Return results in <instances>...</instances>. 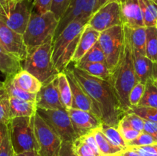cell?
<instances>
[{"label":"cell","instance_id":"cell-1","mask_svg":"<svg viewBox=\"0 0 157 156\" xmlns=\"http://www.w3.org/2000/svg\"><path fill=\"white\" fill-rule=\"evenodd\" d=\"M71 69L81 87L93 101L103 123L117 126L125 113L111 84L91 76L75 65Z\"/></svg>","mask_w":157,"mask_h":156},{"label":"cell","instance_id":"cell-2","mask_svg":"<svg viewBox=\"0 0 157 156\" xmlns=\"http://www.w3.org/2000/svg\"><path fill=\"white\" fill-rule=\"evenodd\" d=\"M110 83L113 86L121 106L126 113L131 107L129 102V95L133 87L138 83V80L133 63V48L125 31L124 48L119 62L111 73Z\"/></svg>","mask_w":157,"mask_h":156},{"label":"cell","instance_id":"cell-3","mask_svg":"<svg viewBox=\"0 0 157 156\" xmlns=\"http://www.w3.org/2000/svg\"><path fill=\"white\" fill-rule=\"evenodd\" d=\"M53 38L29 51L27 58L22 61V69L45 84L58 76L59 73L52 61Z\"/></svg>","mask_w":157,"mask_h":156},{"label":"cell","instance_id":"cell-4","mask_svg":"<svg viewBox=\"0 0 157 156\" xmlns=\"http://www.w3.org/2000/svg\"><path fill=\"white\" fill-rule=\"evenodd\" d=\"M59 21L51 11L44 14L32 12L30 20L23 35L28 50L41 45L51 38H54Z\"/></svg>","mask_w":157,"mask_h":156},{"label":"cell","instance_id":"cell-5","mask_svg":"<svg viewBox=\"0 0 157 156\" xmlns=\"http://www.w3.org/2000/svg\"><path fill=\"white\" fill-rule=\"evenodd\" d=\"M7 125L15 154L32 150L39 151L35 130V116L12 118Z\"/></svg>","mask_w":157,"mask_h":156},{"label":"cell","instance_id":"cell-6","mask_svg":"<svg viewBox=\"0 0 157 156\" xmlns=\"http://www.w3.org/2000/svg\"><path fill=\"white\" fill-rule=\"evenodd\" d=\"M98 42L105 55L110 73L116 68L124 45V25H117L101 32Z\"/></svg>","mask_w":157,"mask_h":156},{"label":"cell","instance_id":"cell-7","mask_svg":"<svg viewBox=\"0 0 157 156\" xmlns=\"http://www.w3.org/2000/svg\"><path fill=\"white\" fill-rule=\"evenodd\" d=\"M37 113L60 136L62 142H73L78 138L73 129L67 110H44L38 108Z\"/></svg>","mask_w":157,"mask_h":156},{"label":"cell","instance_id":"cell-8","mask_svg":"<svg viewBox=\"0 0 157 156\" xmlns=\"http://www.w3.org/2000/svg\"><path fill=\"white\" fill-rule=\"evenodd\" d=\"M35 130L39 145L41 156H59L62 140L36 113L35 115Z\"/></svg>","mask_w":157,"mask_h":156},{"label":"cell","instance_id":"cell-9","mask_svg":"<svg viewBox=\"0 0 157 156\" xmlns=\"http://www.w3.org/2000/svg\"><path fill=\"white\" fill-rule=\"evenodd\" d=\"M87 24L101 32L113 26L123 25L121 18V3L110 2L93 13Z\"/></svg>","mask_w":157,"mask_h":156},{"label":"cell","instance_id":"cell-10","mask_svg":"<svg viewBox=\"0 0 157 156\" xmlns=\"http://www.w3.org/2000/svg\"><path fill=\"white\" fill-rule=\"evenodd\" d=\"M87 23L88 21L84 20H75L71 21L61 32V33L53 40L52 61L54 65L58 62L65 49L71 45L72 43L81 36Z\"/></svg>","mask_w":157,"mask_h":156},{"label":"cell","instance_id":"cell-11","mask_svg":"<svg viewBox=\"0 0 157 156\" xmlns=\"http://www.w3.org/2000/svg\"><path fill=\"white\" fill-rule=\"evenodd\" d=\"M96 0H72L70 6L58 22L54 39L57 38L67 24L75 20L89 21L94 8Z\"/></svg>","mask_w":157,"mask_h":156},{"label":"cell","instance_id":"cell-12","mask_svg":"<svg viewBox=\"0 0 157 156\" xmlns=\"http://www.w3.org/2000/svg\"><path fill=\"white\" fill-rule=\"evenodd\" d=\"M32 3L30 0H19L7 16L0 15V18L8 27L23 35L32 15Z\"/></svg>","mask_w":157,"mask_h":156},{"label":"cell","instance_id":"cell-13","mask_svg":"<svg viewBox=\"0 0 157 156\" xmlns=\"http://www.w3.org/2000/svg\"><path fill=\"white\" fill-rule=\"evenodd\" d=\"M0 44L2 47L23 61L27 58L29 50L25 44L23 35L8 27L0 18Z\"/></svg>","mask_w":157,"mask_h":156},{"label":"cell","instance_id":"cell-14","mask_svg":"<svg viewBox=\"0 0 157 156\" xmlns=\"http://www.w3.org/2000/svg\"><path fill=\"white\" fill-rule=\"evenodd\" d=\"M73 129L77 137H81L91 132L103 124L102 120L94 113L78 109L67 110Z\"/></svg>","mask_w":157,"mask_h":156},{"label":"cell","instance_id":"cell-15","mask_svg":"<svg viewBox=\"0 0 157 156\" xmlns=\"http://www.w3.org/2000/svg\"><path fill=\"white\" fill-rule=\"evenodd\" d=\"M35 102L38 108L44 110L65 109L60 98L58 76L52 80L42 84L40 90L36 93Z\"/></svg>","mask_w":157,"mask_h":156},{"label":"cell","instance_id":"cell-16","mask_svg":"<svg viewBox=\"0 0 157 156\" xmlns=\"http://www.w3.org/2000/svg\"><path fill=\"white\" fill-rule=\"evenodd\" d=\"M64 72L65 73L66 76L68 80L71 90L72 108L90 112V113L98 116L101 119V115H100L98 110H97L93 101L81 87L75 76H74L71 69L67 67L64 70Z\"/></svg>","mask_w":157,"mask_h":156},{"label":"cell","instance_id":"cell-17","mask_svg":"<svg viewBox=\"0 0 157 156\" xmlns=\"http://www.w3.org/2000/svg\"><path fill=\"white\" fill-rule=\"evenodd\" d=\"M133 48V47H132ZM135 72L138 82L145 84L149 80H157V63L133 49Z\"/></svg>","mask_w":157,"mask_h":156},{"label":"cell","instance_id":"cell-18","mask_svg":"<svg viewBox=\"0 0 157 156\" xmlns=\"http://www.w3.org/2000/svg\"><path fill=\"white\" fill-rule=\"evenodd\" d=\"M121 18L123 25L145 27L139 0H125L121 4Z\"/></svg>","mask_w":157,"mask_h":156},{"label":"cell","instance_id":"cell-19","mask_svg":"<svg viewBox=\"0 0 157 156\" xmlns=\"http://www.w3.org/2000/svg\"><path fill=\"white\" fill-rule=\"evenodd\" d=\"M101 32L94 29L91 26L87 24L81 33L75 53L72 58L71 63L76 65L85 55V54L96 44L99 40Z\"/></svg>","mask_w":157,"mask_h":156},{"label":"cell","instance_id":"cell-20","mask_svg":"<svg viewBox=\"0 0 157 156\" xmlns=\"http://www.w3.org/2000/svg\"><path fill=\"white\" fill-rule=\"evenodd\" d=\"M36 102L10 96V119L15 117L34 116L37 113Z\"/></svg>","mask_w":157,"mask_h":156},{"label":"cell","instance_id":"cell-21","mask_svg":"<svg viewBox=\"0 0 157 156\" xmlns=\"http://www.w3.org/2000/svg\"><path fill=\"white\" fill-rule=\"evenodd\" d=\"M22 61L17 57L6 51L0 44V72L6 77L16 74L22 70Z\"/></svg>","mask_w":157,"mask_h":156},{"label":"cell","instance_id":"cell-22","mask_svg":"<svg viewBox=\"0 0 157 156\" xmlns=\"http://www.w3.org/2000/svg\"><path fill=\"white\" fill-rule=\"evenodd\" d=\"M12 81L17 87L32 93H37L41 89L42 84L35 76L25 70H21L14 76Z\"/></svg>","mask_w":157,"mask_h":156},{"label":"cell","instance_id":"cell-23","mask_svg":"<svg viewBox=\"0 0 157 156\" xmlns=\"http://www.w3.org/2000/svg\"><path fill=\"white\" fill-rule=\"evenodd\" d=\"M124 28L128 35L133 50L141 54L146 55L147 27L130 28L124 25Z\"/></svg>","mask_w":157,"mask_h":156},{"label":"cell","instance_id":"cell-24","mask_svg":"<svg viewBox=\"0 0 157 156\" xmlns=\"http://www.w3.org/2000/svg\"><path fill=\"white\" fill-rule=\"evenodd\" d=\"M91 132L96 139L102 156H119L124 150L113 145L101 131V126L94 129Z\"/></svg>","mask_w":157,"mask_h":156},{"label":"cell","instance_id":"cell-25","mask_svg":"<svg viewBox=\"0 0 157 156\" xmlns=\"http://www.w3.org/2000/svg\"><path fill=\"white\" fill-rule=\"evenodd\" d=\"M75 66L84 70L91 76H96V77L101 78V79L110 82V78H111V73H110L106 63H84V64H78Z\"/></svg>","mask_w":157,"mask_h":156},{"label":"cell","instance_id":"cell-26","mask_svg":"<svg viewBox=\"0 0 157 156\" xmlns=\"http://www.w3.org/2000/svg\"><path fill=\"white\" fill-rule=\"evenodd\" d=\"M145 27L156 26L157 22V5L154 0H139Z\"/></svg>","mask_w":157,"mask_h":156},{"label":"cell","instance_id":"cell-27","mask_svg":"<svg viewBox=\"0 0 157 156\" xmlns=\"http://www.w3.org/2000/svg\"><path fill=\"white\" fill-rule=\"evenodd\" d=\"M58 85L60 98L66 110L72 108V93L68 80L64 72L58 74Z\"/></svg>","mask_w":157,"mask_h":156},{"label":"cell","instance_id":"cell-28","mask_svg":"<svg viewBox=\"0 0 157 156\" xmlns=\"http://www.w3.org/2000/svg\"><path fill=\"white\" fill-rule=\"evenodd\" d=\"M138 106L157 109V80H149L146 83L144 95Z\"/></svg>","mask_w":157,"mask_h":156},{"label":"cell","instance_id":"cell-29","mask_svg":"<svg viewBox=\"0 0 157 156\" xmlns=\"http://www.w3.org/2000/svg\"><path fill=\"white\" fill-rule=\"evenodd\" d=\"M5 86L9 93V96H13V97L18 98V99H24L26 101H32L35 102L36 99V93H32L29 92L25 91L22 90L20 87H17L12 81V76H8L6 78V80L4 81Z\"/></svg>","mask_w":157,"mask_h":156},{"label":"cell","instance_id":"cell-30","mask_svg":"<svg viewBox=\"0 0 157 156\" xmlns=\"http://www.w3.org/2000/svg\"><path fill=\"white\" fill-rule=\"evenodd\" d=\"M146 56L157 63V28L155 26L147 27Z\"/></svg>","mask_w":157,"mask_h":156},{"label":"cell","instance_id":"cell-31","mask_svg":"<svg viewBox=\"0 0 157 156\" xmlns=\"http://www.w3.org/2000/svg\"><path fill=\"white\" fill-rule=\"evenodd\" d=\"M10 96L4 82L0 81V123L7 124L10 120Z\"/></svg>","mask_w":157,"mask_h":156},{"label":"cell","instance_id":"cell-32","mask_svg":"<svg viewBox=\"0 0 157 156\" xmlns=\"http://www.w3.org/2000/svg\"><path fill=\"white\" fill-rule=\"evenodd\" d=\"M101 131L104 132L106 137L117 146L123 148V149H127V143L124 140L123 136H121L117 126H113V125H107V124L103 123L101 125Z\"/></svg>","mask_w":157,"mask_h":156},{"label":"cell","instance_id":"cell-33","mask_svg":"<svg viewBox=\"0 0 157 156\" xmlns=\"http://www.w3.org/2000/svg\"><path fill=\"white\" fill-rule=\"evenodd\" d=\"M0 156H15L7 124L0 123Z\"/></svg>","mask_w":157,"mask_h":156},{"label":"cell","instance_id":"cell-34","mask_svg":"<svg viewBox=\"0 0 157 156\" xmlns=\"http://www.w3.org/2000/svg\"><path fill=\"white\" fill-rule=\"evenodd\" d=\"M95 62L106 63L105 55H104V51H103L102 48L100 45V43L98 41L85 54V55L81 58V61L77 64Z\"/></svg>","mask_w":157,"mask_h":156},{"label":"cell","instance_id":"cell-35","mask_svg":"<svg viewBox=\"0 0 157 156\" xmlns=\"http://www.w3.org/2000/svg\"><path fill=\"white\" fill-rule=\"evenodd\" d=\"M126 113H133L146 121L157 122V109L153 107L134 106L130 107Z\"/></svg>","mask_w":157,"mask_h":156},{"label":"cell","instance_id":"cell-36","mask_svg":"<svg viewBox=\"0 0 157 156\" xmlns=\"http://www.w3.org/2000/svg\"><path fill=\"white\" fill-rule=\"evenodd\" d=\"M117 128L121 132V136H123V138L127 144L136 139L141 133L132 128V126L129 124V122H127L124 116L120 121Z\"/></svg>","mask_w":157,"mask_h":156},{"label":"cell","instance_id":"cell-37","mask_svg":"<svg viewBox=\"0 0 157 156\" xmlns=\"http://www.w3.org/2000/svg\"><path fill=\"white\" fill-rule=\"evenodd\" d=\"M73 149L77 156H96L90 145L81 137L73 142Z\"/></svg>","mask_w":157,"mask_h":156},{"label":"cell","instance_id":"cell-38","mask_svg":"<svg viewBox=\"0 0 157 156\" xmlns=\"http://www.w3.org/2000/svg\"><path fill=\"white\" fill-rule=\"evenodd\" d=\"M72 0H52L51 12L55 15L58 21L61 20L63 15L70 6Z\"/></svg>","mask_w":157,"mask_h":156},{"label":"cell","instance_id":"cell-39","mask_svg":"<svg viewBox=\"0 0 157 156\" xmlns=\"http://www.w3.org/2000/svg\"><path fill=\"white\" fill-rule=\"evenodd\" d=\"M145 90V84L140 82H138L133 87L129 95V102L131 106L139 105L140 101L141 100Z\"/></svg>","mask_w":157,"mask_h":156},{"label":"cell","instance_id":"cell-40","mask_svg":"<svg viewBox=\"0 0 157 156\" xmlns=\"http://www.w3.org/2000/svg\"><path fill=\"white\" fill-rule=\"evenodd\" d=\"M156 142L157 140L156 139H154L153 136H150L148 133L142 132L136 139H135L134 140L129 142L127 144V146H146V145H153V144L156 143Z\"/></svg>","mask_w":157,"mask_h":156},{"label":"cell","instance_id":"cell-41","mask_svg":"<svg viewBox=\"0 0 157 156\" xmlns=\"http://www.w3.org/2000/svg\"><path fill=\"white\" fill-rule=\"evenodd\" d=\"M124 116L126 118L129 124L131 125L132 128H134L136 131L140 132H144V123H145L144 119H143L137 115L133 114V113H125Z\"/></svg>","mask_w":157,"mask_h":156},{"label":"cell","instance_id":"cell-42","mask_svg":"<svg viewBox=\"0 0 157 156\" xmlns=\"http://www.w3.org/2000/svg\"><path fill=\"white\" fill-rule=\"evenodd\" d=\"M52 0H34L32 3V12L44 14L49 12L52 7Z\"/></svg>","mask_w":157,"mask_h":156},{"label":"cell","instance_id":"cell-43","mask_svg":"<svg viewBox=\"0 0 157 156\" xmlns=\"http://www.w3.org/2000/svg\"><path fill=\"white\" fill-rule=\"evenodd\" d=\"M130 148L139 153L140 156H157V142L146 146H133Z\"/></svg>","mask_w":157,"mask_h":156},{"label":"cell","instance_id":"cell-44","mask_svg":"<svg viewBox=\"0 0 157 156\" xmlns=\"http://www.w3.org/2000/svg\"><path fill=\"white\" fill-rule=\"evenodd\" d=\"M19 0H0V15L7 16Z\"/></svg>","mask_w":157,"mask_h":156},{"label":"cell","instance_id":"cell-45","mask_svg":"<svg viewBox=\"0 0 157 156\" xmlns=\"http://www.w3.org/2000/svg\"><path fill=\"white\" fill-rule=\"evenodd\" d=\"M81 138H82V139H84V140L85 141V142H87L89 145H90V147L92 148V150L94 151V152L95 155L102 156L101 155V151H100L99 148H98V143H97V141H96V139H95L93 133L90 132V133H88V134L85 135V136H81Z\"/></svg>","mask_w":157,"mask_h":156},{"label":"cell","instance_id":"cell-46","mask_svg":"<svg viewBox=\"0 0 157 156\" xmlns=\"http://www.w3.org/2000/svg\"><path fill=\"white\" fill-rule=\"evenodd\" d=\"M59 156H77L73 149V142H62Z\"/></svg>","mask_w":157,"mask_h":156},{"label":"cell","instance_id":"cell-47","mask_svg":"<svg viewBox=\"0 0 157 156\" xmlns=\"http://www.w3.org/2000/svg\"><path fill=\"white\" fill-rule=\"evenodd\" d=\"M144 132L150 134L157 140V122L145 120Z\"/></svg>","mask_w":157,"mask_h":156},{"label":"cell","instance_id":"cell-48","mask_svg":"<svg viewBox=\"0 0 157 156\" xmlns=\"http://www.w3.org/2000/svg\"><path fill=\"white\" fill-rule=\"evenodd\" d=\"M125 0H96L95 1V5H94V11L93 13H94L96 11H98L101 6H103L104 5H105L106 3L110 2H118L121 3L122 4ZM93 15V14H92Z\"/></svg>","mask_w":157,"mask_h":156},{"label":"cell","instance_id":"cell-49","mask_svg":"<svg viewBox=\"0 0 157 156\" xmlns=\"http://www.w3.org/2000/svg\"><path fill=\"white\" fill-rule=\"evenodd\" d=\"M119 156H140V154L132 148H127V149H124Z\"/></svg>","mask_w":157,"mask_h":156},{"label":"cell","instance_id":"cell-50","mask_svg":"<svg viewBox=\"0 0 157 156\" xmlns=\"http://www.w3.org/2000/svg\"><path fill=\"white\" fill-rule=\"evenodd\" d=\"M38 151L35 150L32 151H24V152L19 153V154H15V156H38Z\"/></svg>","mask_w":157,"mask_h":156},{"label":"cell","instance_id":"cell-51","mask_svg":"<svg viewBox=\"0 0 157 156\" xmlns=\"http://www.w3.org/2000/svg\"><path fill=\"white\" fill-rule=\"evenodd\" d=\"M154 2H156V4L157 5V0H154Z\"/></svg>","mask_w":157,"mask_h":156},{"label":"cell","instance_id":"cell-52","mask_svg":"<svg viewBox=\"0 0 157 156\" xmlns=\"http://www.w3.org/2000/svg\"><path fill=\"white\" fill-rule=\"evenodd\" d=\"M155 27H156V28H157V22H156V26H155Z\"/></svg>","mask_w":157,"mask_h":156},{"label":"cell","instance_id":"cell-53","mask_svg":"<svg viewBox=\"0 0 157 156\" xmlns=\"http://www.w3.org/2000/svg\"><path fill=\"white\" fill-rule=\"evenodd\" d=\"M30 1H32V2H33V1H34V0H30Z\"/></svg>","mask_w":157,"mask_h":156},{"label":"cell","instance_id":"cell-54","mask_svg":"<svg viewBox=\"0 0 157 156\" xmlns=\"http://www.w3.org/2000/svg\"><path fill=\"white\" fill-rule=\"evenodd\" d=\"M38 156H41V155H40V154H38Z\"/></svg>","mask_w":157,"mask_h":156}]
</instances>
